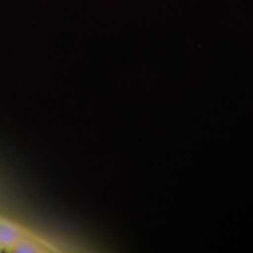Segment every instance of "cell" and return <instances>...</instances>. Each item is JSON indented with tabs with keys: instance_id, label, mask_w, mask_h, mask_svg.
I'll list each match as a JSON object with an SVG mask.
<instances>
[{
	"instance_id": "1",
	"label": "cell",
	"mask_w": 253,
	"mask_h": 253,
	"mask_svg": "<svg viewBox=\"0 0 253 253\" xmlns=\"http://www.w3.org/2000/svg\"><path fill=\"white\" fill-rule=\"evenodd\" d=\"M21 240L20 234L12 227L0 225V241L4 250H9L11 246Z\"/></svg>"
},
{
	"instance_id": "3",
	"label": "cell",
	"mask_w": 253,
	"mask_h": 253,
	"mask_svg": "<svg viewBox=\"0 0 253 253\" xmlns=\"http://www.w3.org/2000/svg\"><path fill=\"white\" fill-rule=\"evenodd\" d=\"M4 250V248H3V246H2V243H1V241H0V252H2Z\"/></svg>"
},
{
	"instance_id": "2",
	"label": "cell",
	"mask_w": 253,
	"mask_h": 253,
	"mask_svg": "<svg viewBox=\"0 0 253 253\" xmlns=\"http://www.w3.org/2000/svg\"><path fill=\"white\" fill-rule=\"evenodd\" d=\"M9 252L19 253H37L42 252V248L35 242L29 240H20L17 243L11 246Z\"/></svg>"
}]
</instances>
